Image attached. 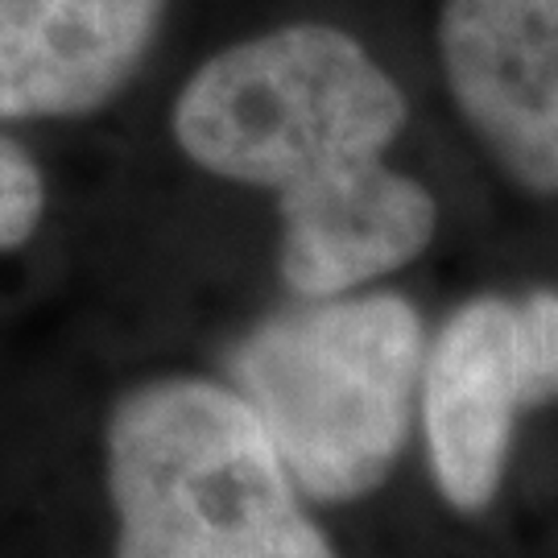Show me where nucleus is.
<instances>
[{
  "label": "nucleus",
  "instance_id": "nucleus-6",
  "mask_svg": "<svg viewBox=\"0 0 558 558\" xmlns=\"http://www.w3.org/2000/svg\"><path fill=\"white\" fill-rule=\"evenodd\" d=\"M442 80L509 179L558 195V0H442Z\"/></svg>",
  "mask_w": 558,
  "mask_h": 558
},
{
  "label": "nucleus",
  "instance_id": "nucleus-4",
  "mask_svg": "<svg viewBox=\"0 0 558 558\" xmlns=\"http://www.w3.org/2000/svg\"><path fill=\"white\" fill-rule=\"evenodd\" d=\"M191 0H0V129L75 154L182 54Z\"/></svg>",
  "mask_w": 558,
  "mask_h": 558
},
{
  "label": "nucleus",
  "instance_id": "nucleus-3",
  "mask_svg": "<svg viewBox=\"0 0 558 558\" xmlns=\"http://www.w3.org/2000/svg\"><path fill=\"white\" fill-rule=\"evenodd\" d=\"M112 558H336L228 380L149 373L104 414Z\"/></svg>",
  "mask_w": 558,
  "mask_h": 558
},
{
  "label": "nucleus",
  "instance_id": "nucleus-2",
  "mask_svg": "<svg viewBox=\"0 0 558 558\" xmlns=\"http://www.w3.org/2000/svg\"><path fill=\"white\" fill-rule=\"evenodd\" d=\"M422 364L414 302L360 286L265 311L232 339L223 380L302 497L348 505L377 493L405 451Z\"/></svg>",
  "mask_w": 558,
  "mask_h": 558
},
{
  "label": "nucleus",
  "instance_id": "nucleus-5",
  "mask_svg": "<svg viewBox=\"0 0 558 558\" xmlns=\"http://www.w3.org/2000/svg\"><path fill=\"white\" fill-rule=\"evenodd\" d=\"M422 422L435 484L459 513L497 497L521 410L558 398V290L472 299L422 364Z\"/></svg>",
  "mask_w": 558,
  "mask_h": 558
},
{
  "label": "nucleus",
  "instance_id": "nucleus-7",
  "mask_svg": "<svg viewBox=\"0 0 558 558\" xmlns=\"http://www.w3.org/2000/svg\"><path fill=\"white\" fill-rule=\"evenodd\" d=\"M62 149L0 129V269L34 260L54 240L62 195Z\"/></svg>",
  "mask_w": 558,
  "mask_h": 558
},
{
  "label": "nucleus",
  "instance_id": "nucleus-1",
  "mask_svg": "<svg viewBox=\"0 0 558 558\" xmlns=\"http://www.w3.org/2000/svg\"><path fill=\"white\" fill-rule=\"evenodd\" d=\"M405 129L410 96L373 41L290 13L179 54L100 161L260 199L286 299H327L377 286L435 240L430 186L393 166Z\"/></svg>",
  "mask_w": 558,
  "mask_h": 558
}]
</instances>
